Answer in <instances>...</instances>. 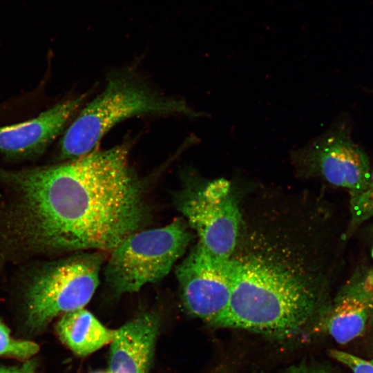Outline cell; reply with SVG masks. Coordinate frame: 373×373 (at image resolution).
Listing matches in <instances>:
<instances>
[{
  "label": "cell",
  "mask_w": 373,
  "mask_h": 373,
  "mask_svg": "<svg viewBox=\"0 0 373 373\" xmlns=\"http://www.w3.org/2000/svg\"><path fill=\"white\" fill-rule=\"evenodd\" d=\"M290 159L299 176L324 180L347 189L350 197L364 188L372 169L367 155L352 139L349 122L343 119L294 150Z\"/></svg>",
  "instance_id": "6"
},
{
  "label": "cell",
  "mask_w": 373,
  "mask_h": 373,
  "mask_svg": "<svg viewBox=\"0 0 373 373\" xmlns=\"http://www.w3.org/2000/svg\"><path fill=\"white\" fill-rule=\"evenodd\" d=\"M142 114H193L184 102L161 96L127 77H111L104 90L87 104L64 133L60 157L75 159L95 149L119 122Z\"/></svg>",
  "instance_id": "3"
},
{
  "label": "cell",
  "mask_w": 373,
  "mask_h": 373,
  "mask_svg": "<svg viewBox=\"0 0 373 373\" xmlns=\"http://www.w3.org/2000/svg\"><path fill=\"white\" fill-rule=\"evenodd\" d=\"M56 332L61 342L80 356L111 344L115 334V329L105 327L84 308L63 314L56 325Z\"/></svg>",
  "instance_id": "12"
},
{
  "label": "cell",
  "mask_w": 373,
  "mask_h": 373,
  "mask_svg": "<svg viewBox=\"0 0 373 373\" xmlns=\"http://www.w3.org/2000/svg\"><path fill=\"white\" fill-rule=\"evenodd\" d=\"M329 356L345 365L352 373H373V359L367 360L352 354L338 350H330Z\"/></svg>",
  "instance_id": "15"
},
{
  "label": "cell",
  "mask_w": 373,
  "mask_h": 373,
  "mask_svg": "<svg viewBox=\"0 0 373 373\" xmlns=\"http://www.w3.org/2000/svg\"><path fill=\"white\" fill-rule=\"evenodd\" d=\"M240 204L231 298L217 327L297 334L328 305L321 214L304 196L268 193Z\"/></svg>",
  "instance_id": "1"
},
{
  "label": "cell",
  "mask_w": 373,
  "mask_h": 373,
  "mask_svg": "<svg viewBox=\"0 0 373 373\" xmlns=\"http://www.w3.org/2000/svg\"><path fill=\"white\" fill-rule=\"evenodd\" d=\"M350 226L354 229L373 218V168L364 188L350 197Z\"/></svg>",
  "instance_id": "13"
},
{
  "label": "cell",
  "mask_w": 373,
  "mask_h": 373,
  "mask_svg": "<svg viewBox=\"0 0 373 373\" xmlns=\"http://www.w3.org/2000/svg\"><path fill=\"white\" fill-rule=\"evenodd\" d=\"M371 90V93H373V89H370V91Z\"/></svg>",
  "instance_id": "20"
},
{
  "label": "cell",
  "mask_w": 373,
  "mask_h": 373,
  "mask_svg": "<svg viewBox=\"0 0 373 373\" xmlns=\"http://www.w3.org/2000/svg\"><path fill=\"white\" fill-rule=\"evenodd\" d=\"M84 98L82 95L68 99L31 119L0 126V151L12 157H28L42 153L61 133Z\"/></svg>",
  "instance_id": "10"
},
{
  "label": "cell",
  "mask_w": 373,
  "mask_h": 373,
  "mask_svg": "<svg viewBox=\"0 0 373 373\" xmlns=\"http://www.w3.org/2000/svg\"><path fill=\"white\" fill-rule=\"evenodd\" d=\"M93 373H111V372H110L108 370L107 372L99 371V372H93Z\"/></svg>",
  "instance_id": "19"
},
{
  "label": "cell",
  "mask_w": 373,
  "mask_h": 373,
  "mask_svg": "<svg viewBox=\"0 0 373 373\" xmlns=\"http://www.w3.org/2000/svg\"><path fill=\"white\" fill-rule=\"evenodd\" d=\"M126 146L64 164L6 173L22 196L26 229L60 251H111L144 223L143 185Z\"/></svg>",
  "instance_id": "2"
},
{
  "label": "cell",
  "mask_w": 373,
  "mask_h": 373,
  "mask_svg": "<svg viewBox=\"0 0 373 373\" xmlns=\"http://www.w3.org/2000/svg\"><path fill=\"white\" fill-rule=\"evenodd\" d=\"M28 362L21 367H0V373H23L27 368Z\"/></svg>",
  "instance_id": "17"
},
{
  "label": "cell",
  "mask_w": 373,
  "mask_h": 373,
  "mask_svg": "<svg viewBox=\"0 0 373 373\" xmlns=\"http://www.w3.org/2000/svg\"><path fill=\"white\" fill-rule=\"evenodd\" d=\"M39 350V345L33 341L13 338L9 328L0 320V356L26 358L36 354Z\"/></svg>",
  "instance_id": "14"
},
{
  "label": "cell",
  "mask_w": 373,
  "mask_h": 373,
  "mask_svg": "<svg viewBox=\"0 0 373 373\" xmlns=\"http://www.w3.org/2000/svg\"><path fill=\"white\" fill-rule=\"evenodd\" d=\"M36 370V363L34 361H29L26 370L23 373H35Z\"/></svg>",
  "instance_id": "18"
},
{
  "label": "cell",
  "mask_w": 373,
  "mask_h": 373,
  "mask_svg": "<svg viewBox=\"0 0 373 373\" xmlns=\"http://www.w3.org/2000/svg\"><path fill=\"white\" fill-rule=\"evenodd\" d=\"M287 373H331L326 368L309 364V363H300L290 367Z\"/></svg>",
  "instance_id": "16"
},
{
  "label": "cell",
  "mask_w": 373,
  "mask_h": 373,
  "mask_svg": "<svg viewBox=\"0 0 373 373\" xmlns=\"http://www.w3.org/2000/svg\"><path fill=\"white\" fill-rule=\"evenodd\" d=\"M182 303L193 316L217 327L233 291L228 260L207 254L198 244L176 267Z\"/></svg>",
  "instance_id": "8"
},
{
  "label": "cell",
  "mask_w": 373,
  "mask_h": 373,
  "mask_svg": "<svg viewBox=\"0 0 373 373\" xmlns=\"http://www.w3.org/2000/svg\"><path fill=\"white\" fill-rule=\"evenodd\" d=\"M373 315V268H358L321 316L323 329L339 344L360 336Z\"/></svg>",
  "instance_id": "9"
},
{
  "label": "cell",
  "mask_w": 373,
  "mask_h": 373,
  "mask_svg": "<svg viewBox=\"0 0 373 373\" xmlns=\"http://www.w3.org/2000/svg\"><path fill=\"white\" fill-rule=\"evenodd\" d=\"M102 262L99 252L82 254L38 276L26 296L28 326L40 329L59 315L84 308L99 285Z\"/></svg>",
  "instance_id": "5"
},
{
  "label": "cell",
  "mask_w": 373,
  "mask_h": 373,
  "mask_svg": "<svg viewBox=\"0 0 373 373\" xmlns=\"http://www.w3.org/2000/svg\"><path fill=\"white\" fill-rule=\"evenodd\" d=\"M232 181L220 178L186 190L179 209L198 236L197 243L207 254L227 260L233 253L240 222V202Z\"/></svg>",
  "instance_id": "7"
},
{
  "label": "cell",
  "mask_w": 373,
  "mask_h": 373,
  "mask_svg": "<svg viewBox=\"0 0 373 373\" xmlns=\"http://www.w3.org/2000/svg\"><path fill=\"white\" fill-rule=\"evenodd\" d=\"M159 327L160 320L155 314L142 313L115 329L108 371L149 373Z\"/></svg>",
  "instance_id": "11"
},
{
  "label": "cell",
  "mask_w": 373,
  "mask_h": 373,
  "mask_svg": "<svg viewBox=\"0 0 373 373\" xmlns=\"http://www.w3.org/2000/svg\"><path fill=\"white\" fill-rule=\"evenodd\" d=\"M181 218L169 224L136 231L111 251L104 275L117 294L134 293L169 274L184 254L192 234Z\"/></svg>",
  "instance_id": "4"
}]
</instances>
